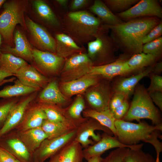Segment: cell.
<instances>
[{
    "mask_svg": "<svg viewBox=\"0 0 162 162\" xmlns=\"http://www.w3.org/2000/svg\"><path fill=\"white\" fill-rule=\"evenodd\" d=\"M161 21L155 17L137 18L114 25L104 24L118 48L129 56L142 52L144 38Z\"/></svg>",
    "mask_w": 162,
    "mask_h": 162,
    "instance_id": "cell-1",
    "label": "cell"
},
{
    "mask_svg": "<svg viewBox=\"0 0 162 162\" xmlns=\"http://www.w3.org/2000/svg\"><path fill=\"white\" fill-rule=\"evenodd\" d=\"M103 23L94 14L86 10L68 11L61 20L62 32L72 38L79 46L94 40Z\"/></svg>",
    "mask_w": 162,
    "mask_h": 162,
    "instance_id": "cell-2",
    "label": "cell"
},
{
    "mask_svg": "<svg viewBox=\"0 0 162 162\" xmlns=\"http://www.w3.org/2000/svg\"><path fill=\"white\" fill-rule=\"evenodd\" d=\"M133 94L129 110L122 119L139 122L141 119L146 118L152 121L154 125L162 124L160 113L154 105L144 86L138 84Z\"/></svg>",
    "mask_w": 162,
    "mask_h": 162,
    "instance_id": "cell-3",
    "label": "cell"
},
{
    "mask_svg": "<svg viewBox=\"0 0 162 162\" xmlns=\"http://www.w3.org/2000/svg\"><path fill=\"white\" fill-rule=\"evenodd\" d=\"M109 31L103 24L94 39L87 44V54L93 66L109 64L116 61L118 58L115 54L118 49L109 34Z\"/></svg>",
    "mask_w": 162,
    "mask_h": 162,
    "instance_id": "cell-4",
    "label": "cell"
},
{
    "mask_svg": "<svg viewBox=\"0 0 162 162\" xmlns=\"http://www.w3.org/2000/svg\"><path fill=\"white\" fill-rule=\"evenodd\" d=\"M115 126L118 140L129 146L137 144L140 141L146 142L154 131H162V124L152 125L144 121L135 123L122 119L116 120Z\"/></svg>",
    "mask_w": 162,
    "mask_h": 162,
    "instance_id": "cell-5",
    "label": "cell"
},
{
    "mask_svg": "<svg viewBox=\"0 0 162 162\" xmlns=\"http://www.w3.org/2000/svg\"><path fill=\"white\" fill-rule=\"evenodd\" d=\"M4 8L0 15V34L8 45L11 46L16 26L19 24L26 29L24 17L26 5L25 2L13 0L4 3Z\"/></svg>",
    "mask_w": 162,
    "mask_h": 162,
    "instance_id": "cell-6",
    "label": "cell"
},
{
    "mask_svg": "<svg viewBox=\"0 0 162 162\" xmlns=\"http://www.w3.org/2000/svg\"><path fill=\"white\" fill-rule=\"evenodd\" d=\"M93 63L86 53L74 55L65 59L61 71V82L80 78L89 72Z\"/></svg>",
    "mask_w": 162,
    "mask_h": 162,
    "instance_id": "cell-7",
    "label": "cell"
},
{
    "mask_svg": "<svg viewBox=\"0 0 162 162\" xmlns=\"http://www.w3.org/2000/svg\"><path fill=\"white\" fill-rule=\"evenodd\" d=\"M32 52V65L41 74L49 78L60 73L65 59L55 53L36 49H33Z\"/></svg>",
    "mask_w": 162,
    "mask_h": 162,
    "instance_id": "cell-8",
    "label": "cell"
},
{
    "mask_svg": "<svg viewBox=\"0 0 162 162\" xmlns=\"http://www.w3.org/2000/svg\"><path fill=\"white\" fill-rule=\"evenodd\" d=\"M108 80H100L87 90L86 96L89 108L98 111L109 109L113 92L112 85Z\"/></svg>",
    "mask_w": 162,
    "mask_h": 162,
    "instance_id": "cell-9",
    "label": "cell"
},
{
    "mask_svg": "<svg viewBox=\"0 0 162 162\" xmlns=\"http://www.w3.org/2000/svg\"><path fill=\"white\" fill-rule=\"evenodd\" d=\"M77 129L62 136L53 138H47L44 140L32 154L34 162H44L74 140Z\"/></svg>",
    "mask_w": 162,
    "mask_h": 162,
    "instance_id": "cell-10",
    "label": "cell"
},
{
    "mask_svg": "<svg viewBox=\"0 0 162 162\" xmlns=\"http://www.w3.org/2000/svg\"><path fill=\"white\" fill-rule=\"evenodd\" d=\"M115 14L125 22L133 19L144 17L162 18V8L156 0H141L127 10Z\"/></svg>",
    "mask_w": 162,
    "mask_h": 162,
    "instance_id": "cell-11",
    "label": "cell"
},
{
    "mask_svg": "<svg viewBox=\"0 0 162 162\" xmlns=\"http://www.w3.org/2000/svg\"><path fill=\"white\" fill-rule=\"evenodd\" d=\"M96 130L102 131L111 136L113 135L111 130L98 121L93 118H88L77 128L74 140L79 143L83 148H86L101 139V135L95 133Z\"/></svg>",
    "mask_w": 162,
    "mask_h": 162,
    "instance_id": "cell-12",
    "label": "cell"
},
{
    "mask_svg": "<svg viewBox=\"0 0 162 162\" xmlns=\"http://www.w3.org/2000/svg\"><path fill=\"white\" fill-rule=\"evenodd\" d=\"M0 148L8 151L21 162H34L32 154L13 130L0 137Z\"/></svg>",
    "mask_w": 162,
    "mask_h": 162,
    "instance_id": "cell-13",
    "label": "cell"
},
{
    "mask_svg": "<svg viewBox=\"0 0 162 162\" xmlns=\"http://www.w3.org/2000/svg\"><path fill=\"white\" fill-rule=\"evenodd\" d=\"M38 94V92H35L20 97L11 109L3 125L0 129V137L15 129L21 121L28 105L36 99Z\"/></svg>",
    "mask_w": 162,
    "mask_h": 162,
    "instance_id": "cell-14",
    "label": "cell"
},
{
    "mask_svg": "<svg viewBox=\"0 0 162 162\" xmlns=\"http://www.w3.org/2000/svg\"><path fill=\"white\" fill-rule=\"evenodd\" d=\"M101 139L94 144L83 149L84 159L87 160L93 157L101 156L106 151L114 148H127L130 149L142 148L143 143L129 146L124 144L115 136L106 133L101 135Z\"/></svg>",
    "mask_w": 162,
    "mask_h": 162,
    "instance_id": "cell-15",
    "label": "cell"
},
{
    "mask_svg": "<svg viewBox=\"0 0 162 162\" xmlns=\"http://www.w3.org/2000/svg\"><path fill=\"white\" fill-rule=\"evenodd\" d=\"M25 22L26 28L38 50L55 54V39L46 29L28 17L26 18Z\"/></svg>",
    "mask_w": 162,
    "mask_h": 162,
    "instance_id": "cell-16",
    "label": "cell"
},
{
    "mask_svg": "<svg viewBox=\"0 0 162 162\" xmlns=\"http://www.w3.org/2000/svg\"><path fill=\"white\" fill-rule=\"evenodd\" d=\"M129 56L125 54L111 63L93 66L88 74L110 80L118 76H124L133 72L127 63Z\"/></svg>",
    "mask_w": 162,
    "mask_h": 162,
    "instance_id": "cell-17",
    "label": "cell"
},
{
    "mask_svg": "<svg viewBox=\"0 0 162 162\" xmlns=\"http://www.w3.org/2000/svg\"><path fill=\"white\" fill-rule=\"evenodd\" d=\"M14 76L24 85L34 88L38 92L44 88L51 80L32 64H28L22 67Z\"/></svg>",
    "mask_w": 162,
    "mask_h": 162,
    "instance_id": "cell-18",
    "label": "cell"
},
{
    "mask_svg": "<svg viewBox=\"0 0 162 162\" xmlns=\"http://www.w3.org/2000/svg\"><path fill=\"white\" fill-rule=\"evenodd\" d=\"M46 119L45 114L40 105L34 100L28 105L21 121L15 129L21 131L41 127Z\"/></svg>",
    "mask_w": 162,
    "mask_h": 162,
    "instance_id": "cell-19",
    "label": "cell"
},
{
    "mask_svg": "<svg viewBox=\"0 0 162 162\" xmlns=\"http://www.w3.org/2000/svg\"><path fill=\"white\" fill-rule=\"evenodd\" d=\"M100 78L98 76L87 74L74 80L61 82L59 87L65 96L70 97L86 91L90 87L98 82Z\"/></svg>",
    "mask_w": 162,
    "mask_h": 162,
    "instance_id": "cell-20",
    "label": "cell"
},
{
    "mask_svg": "<svg viewBox=\"0 0 162 162\" xmlns=\"http://www.w3.org/2000/svg\"><path fill=\"white\" fill-rule=\"evenodd\" d=\"M15 46L7 45L1 48L2 53L12 54L31 63L33 60V50L24 34L17 30L14 37Z\"/></svg>",
    "mask_w": 162,
    "mask_h": 162,
    "instance_id": "cell-21",
    "label": "cell"
},
{
    "mask_svg": "<svg viewBox=\"0 0 162 162\" xmlns=\"http://www.w3.org/2000/svg\"><path fill=\"white\" fill-rule=\"evenodd\" d=\"M35 100L40 104H55L62 107L68 103L67 98L61 92L55 80H50Z\"/></svg>",
    "mask_w": 162,
    "mask_h": 162,
    "instance_id": "cell-22",
    "label": "cell"
},
{
    "mask_svg": "<svg viewBox=\"0 0 162 162\" xmlns=\"http://www.w3.org/2000/svg\"><path fill=\"white\" fill-rule=\"evenodd\" d=\"M56 41V53L57 56L65 59L77 53H86L84 46L78 45L69 36L62 32H57L54 38Z\"/></svg>",
    "mask_w": 162,
    "mask_h": 162,
    "instance_id": "cell-23",
    "label": "cell"
},
{
    "mask_svg": "<svg viewBox=\"0 0 162 162\" xmlns=\"http://www.w3.org/2000/svg\"><path fill=\"white\" fill-rule=\"evenodd\" d=\"M83 149L79 143L73 140L51 156L48 162H83Z\"/></svg>",
    "mask_w": 162,
    "mask_h": 162,
    "instance_id": "cell-24",
    "label": "cell"
},
{
    "mask_svg": "<svg viewBox=\"0 0 162 162\" xmlns=\"http://www.w3.org/2000/svg\"><path fill=\"white\" fill-rule=\"evenodd\" d=\"M152 66L134 76L122 77L117 80L112 85L113 92H118L124 95L128 98L134 93V89L139 82L151 73Z\"/></svg>",
    "mask_w": 162,
    "mask_h": 162,
    "instance_id": "cell-25",
    "label": "cell"
},
{
    "mask_svg": "<svg viewBox=\"0 0 162 162\" xmlns=\"http://www.w3.org/2000/svg\"><path fill=\"white\" fill-rule=\"evenodd\" d=\"M16 131L20 139L32 154L38 148L42 142L48 138L47 135L41 127Z\"/></svg>",
    "mask_w": 162,
    "mask_h": 162,
    "instance_id": "cell-26",
    "label": "cell"
},
{
    "mask_svg": "<svg viewBox=\"0 0 162 162\" xmlns=\"http://www.w3.org/2000/svg\"><path fill=\"white\" fill-rule=\"evenodd\" d=\"M80 125L71 121L52 122L44 120L41 126L48 138L59 137L76 129Z\"/></svg>",
    "mask_w": 162,
    "mask_h": 162,
    "instance_id": "cell-27",
    "label": "cell"
},
{
    "mask_svg": "<svg viewBox=\"0 0 162 162\" xmlns=\"http://www.w3.org/2000/svg\"><path fill=\"white\" fill-rule=\"evenodd\" d=\"M88 9L91 13L96 15L104 24L114 25L123 22L110 9L103 1L94 0Z\"/></svg>",
    "mask_w": 162,
    "mask_h": 162,
    "instance_id": "cell-28",
    "label": "cell"
},
{
    "mask_svg": "<svg viewBox=\"0 0 162 162\" xmlns=\"http://www.w3.org/2000/svg\"><path fill=\"white\" fill-rule=\"evenodd\" d=\"M33 5L39 17L46 24L62 32L61 20L58 19L47 3L43 0H36L33 2Z\"/></svg>",
    "mask_w": 162,
    "mask_h": 162,
    "instance_id": "cell-29",
    "label": "cell"
},
{
    "mask_svg": "<svg viewBox=\"0 0 162 162\" xmlns=\"http://www.w3.org/2000/svg\"><path fill=\"white\" fill-rule=\"evenodd\" d=\"M82 113L84 117L92 118L98 121L111 130L114 136L116 137V130L115 126L116 120L109 109L98 111L89 108L85 109Z\"/></svg>",
    "mask_w": 162,
    "mask_h": 162,
    "instance_id": "cell-30",
    "label": "cell"
},
{
    "mask_svg": "<svg viewBox=\"0 0 162 162\" xmlns=\"http://www.w3.org/2000/svg\"><path fill=\"white\" fill-rule=\"evenodd\" d=\"M27 64L24 59L11 54L2 53L0 57V69L14 76L22 67Z\"/></svg>",
    "mask_w": 162,
    "mask_h": 162,
    "instance_id": "cell-31",
    "label": "cell"
},
{
    "mask_svg": "<svg viewBox=\"0 0 162 162\" xmlns=\"http://www.w3.org/2000/svg\"><path fill=\"white\" fill-rule=\"evenodd\" d=\"M158 60L154 56L142 52L134 55L127 61L128 66L133 72L154 64Z\"/></svg>",
    "mask_w": 162,
    "mask_h": 162,
    "instance_id": "cell-32",
    "label": "cell"
},
{
    "mask_svg": "<svg viewBox=\"0 0 162 162\" xmlns=\"http://www.w3.org/2000/svg\"><path fill=\"white\" fill-rule=\"evenodd\" d=\"M39 104L45 114L46 120L55 122H74L69 117L65 109L55 104Z\"/></svg>",
    "mask_w": 162,
    "mask_h": 162,
    "instance_id": "cell-33",
    "label": "cell"
},
{
    "mask_svg": "<svg viewBox=\"0 0 162 162\" xmlns=\"http://www.w3.org/2000/svg\"><path fill=\"white\" fill-rule=\"evenodd\" d=\"M38 91L34 88L24 85L17 79L13 85L5 86L0 90V98L20 97Z\"/></svg>",
    "mask_w": 162,
    "mask_h": 162,
    "instance_id": "cell-34",
    "label": "cell"
},
{
    "mask_svg": "<svg viewBox=\"0 0 162 162\" xmlns=\"http://www.w3.org/2000/svg\"><path fill=\"white\" fill-rule=\"evenodd\" d=\"M85 109V103L82 96L77 95L74 101L67 109V112L71 120L74 123L80 125L86 121L88 118L83 117L81 114Z\"/></svg>",
    "mask_w": 162,
    "mask_h": 162,
    "instance_id": "cell-35",
    "label": "cell"
},
{
    "mask_svg": "<svg viewBox=\"0 0 162 162\" xmlns=\"http://www.w3.org/2000/svg\"><path fill=\"white\" fill-rule=\"evenodd\" d=\"M153 157L144 152L142 148H129L124 159V162H155Z\"/></svg>",
    "mask_w": 162,
    "mask_h": 162,
    "instance_id": "cell-36",
    "label": "cell"
},
{
    "mask_svg": "<svg viewBox=\"0 0 162 162\" xmlns=\"http://www.w3.org/2000/svg\"><path fill=\"white\" fill-rule=\"evenodd\" d=\"M138 0H104L103 1L113 13L124 12L136 4Z\"/></svg>",
    "mask_w": 162,
    "mask_h": 162,
    "instance_id": "cell-37",
    "label": "cell"
},
{
    "mask_svg": "<svg viewBox=\"0 0 162 162\" xmlns=\"http://www.w3.org/2000/svg\"><path fill=\"white\" fill-rule=\"evenodd\" d=\"M20 97L2 98L0 100V129L3 125L11 109Z\"/></svg>",
    "mask_w": 162,
    "mask_h": 162,
    "instance_id": "cell-38",
    "label": "cell"
},
{
    "mask_svg": "<svg viewBox=\"0 0 162 162\" xmlns=\"http://www.w3.org/2000/svg\"><path fill=\"white\" fill-rule=\"evenodd\" d=\"M142 52L155 56L158 60L162 57V36L152 41L143 45Z\"/></svg>",
    "mask_w": 162,
    "mask_h": 162,
    "instance_id": "cell-39",
    "label": "cell"
},
{
    "mask_svg": "<svg viewBox=\"0 0 162 162\" xmlns=\"http://www.w3.org/2000/svg\"><path fill=\"white\" fill-rule=\"evenodd\" d=\"M129 148H117L110 152L99 162H124V158Z\"/></svg>",
    "mask_w": 162,
    "mask_h": 162,
    "instance_id": "cell-40",
    "label": "cell"
},
{
    "mask_svg": "<svg viewBox=\"0 0 162 162\" xmlns=\"http://www.w3.org/2000/svg\"><path fill=\"white\" fill-rule=\"evenodd\" d=\"M149 75L150 83L148 87L146 89L148 93L156 91L162 92V76L152 72Z\"/></svg>",
    "mask_w": 162,
    "mask_h": 162,
    "instance_id": "cell-41",
    "label": "cell"
},
{
    "mask_svg": "<svg viewBox=\"0 0 162 162\" xmlns=\"http://www.w3.org/2000/svg\"><path fill=\"white\" fill-rule=\"evenodd\" d=\"M94 1L91 0H72L68 5L69 11L75 12L83 10L91 6Z\"/></svg>",
    "mask_w": 162,
    "mask_h": 162,
    "instance_id": "cell-42",
    "label": "cell"
},
{
    "mask_svg": "<svg viewBox=\"0 0 162 162\" xmlns=\"http://www.w3.org/2000/svg\"><path fill=\"white\" fill-rule=\"evenodd\" d=\"M160 132L158 130L154 131L146 142L151 144L154 148L157 154L156 158H159L160 153L162 151V143L158 139V138L162 139Z\"/></svg>",
    "mask_w": 162,
    "mask_h": 162,
    "instance_id": "cell-43",
    "label": "cell"
},
{
    "mask_svg": "<svg viewBox=\"0 0 162 162\" xmlns=\"http://www.w3.org/2000/svg\"><path fill=\"white\" fill-rule=\"evenodd\" d=\"M162 34V21L152 28L144 38L142 43L143 44L152 41L161 37Z\"/></svg>",
    "mask_w": 162,
    "mask_h": 162,
    "instance_id": "cell-44",
    "label": "cell"
},
{
    "mask_svg": "<svg viewBox=\"0 0 162 162\" xmlns=\"http://www.w3.org/2000/svg\"><path fill=\"white\" fill-rule=\"evenodd\" d=\"M127 98H128L124 95L121 93L113 92L110 99L109 107V110L112 114L116 109Z\"/></svg>",
    "mask_w": 162,
    "mask_h": 162,
    "instance_id": "cell-45",
    "label": "cell"
},
{
    "mask_svg": "<svg viewBox=\"0 0 162 162\" xmlns=\"http://www.w3.org/2000/svg\"><path fill=\"white\" fill-rule=\"evenodd\" d=\"M128 98H127L115 110L113 115L116 120L122 119L127 113L129 107Z\"/></svg>",
    "mask_w": 162,
    "mask_h": 162,
    "instance_id": "cell-46",
    "label": "cell"
},
{
    "mask_svg": "<svg viewBox=\"0 0 162 162\" xmlns=\"http://www.w3.org/2000/svg\"><path fill=\"white\" fill-rule=\"evenodd\" d=\"M149 96L152 100L162 111V92L156 91L148 93Z\"/></svg>",
    "mask_w": 162,
    "mask_h": 162,
    "instance_id": "cell-47",
    "label": "cell"
},
{
    "mask_svg": "<svg viewBox=\"0 0 162 162\" xmlns=\"http://www.w3.org/2000/svg\"><path fill=\"white\" fill-rule=\"evenodd\" d=\"M16 159L10 153L0 148V162H14Z\"/></svg>",
    "mask_w": 162,
    "mask_h": 162,
    "instance_id": "cell-48",
    "label": "cell"
},
{
    "mask_svg": "<svg viewBox=\"0 0 162 162\" xmlns=\"http://www.w3.org/2000/svg\"><path fill=\"white\" fill-rule=\"evenodd\" d=\"M55 2L64 10L65 14L68 11L69 1L68 0H56Z\"/></svg>",
    "mask_w": 162,
    "mask_h": 162,
    "instance_id": "cell-49",
    "label": "cell"
},
{
    "mask_svg": "<svg viewBox=\"0 0 162 162\" xmlns=\"http://www.w3.org/2000/svg\"><path fill=\"white\" fill-rule=\"evenodd\" d=\"M162 72V62L160 61L155 63L153 65L152 72L160 75Z\"/></svg>",
    "mask_w": 162,
    "mask_h": 162,
    "instance_id": "cell-50",
    "label": "cell"
},
{
    "mask_svg": "<svg viewBox=\"0 0 162 162\" xmlns=\"http://www.w3.org/2000/svg\"><path fill=\"white\" fill-rule=\"evenodd\" d=\"M14 76L11 74L0 69V83H3L5 79L8 77Z\"/></svg>",
    "mask_w": 162,
    "mask_h": 162,
    "instance_id": "cell-51",
    "label": "cell"
},
{
    "mask_svg": "<svg viewBox=\"0 0 162 162\" xmlns=\"http://www.w3.org/2000/svg\"><path fill=\"white\" fill-rule=\"evenodd\" d=\"M101 158L100 156L94 157L87 160V162H99Z\"/></svg>",
    "mask_w": 162,
    "mask_h": 162,
    "instance_id": "cell-52",
    "label": "cell"
},
{
    "mask_svg": "<svg viewBox=\"0 0 162 162\" xmlns=\"http://www.w3.org/2000/svg\"><path fill=\"white\" fill-rule=\"evenodd\" d=\"M2 36L1 34H0V57L1 56V55L2 53V51H1V44H2Z\"/></svg>",
    "mask_w": 162,
    "mask_h": 162,
    "instance_id": "cell-53",
    "label": "cell"
},
{
    "mask_svg": "<svg viewBox=\"0 0 162 162\" xmlns=\"http://www.w3.org/2000/svg\"><path fill=\"white\" fill-rule=\"evenodd\" d=\"M5 0H0V8L4 3Z\"/></svg>",
    "mask_w": 162,
    "mask_h": 162,
    "instance_id": "cell-54",
    "label": "cell"
},
{
    "mask_svg": "<svg viewBox=\"0 0 162 162\" xmlns=\"http://www.w3.org/2000/svg\"><path fill=\"white\" fill-rule=\"evenodd\" d=\"M155 162H160L159 158H156V160H155Z\"/></svg>",
    "mask_w": 162,
    "mask_h": 162,
    "instance_id": "cell-55",
    "label": "cell"
},
{
    "mask_svg": "<svg viewBox=\"0 0 162 162\" xmlns=\"http://www.w3.org/2000/svg\"><path fill=\"white\" fill-rule=\"evenodd\" d=\"M14 162H21L18 160H17L16 159Z\"/></svg>",
    "mask_w": 162,
    "mask_h": 162,
    "instance_id": "cell-56",
    "label": "cell"
},
{
    "mask_svg": "<svg viewBox=\"0 0 162 162\" xmlns=\"http://www.w3.org/2000/svg\"></svg>",
    "mask_w": 162,
    "mask_h": 162,
    "instance_id": "cell-57",
    "label": "cell"
},
{
    "mask_svg": "<svg viewBox=\"0 0 162 162\" xmlns=\"http://www.w3.org/2000/svg\"></svg>",
    "mask_w": 162,
    "mask_h": 162,
    "instance_id": "cell-58",
    "label": "cell"
}]
</instances>
